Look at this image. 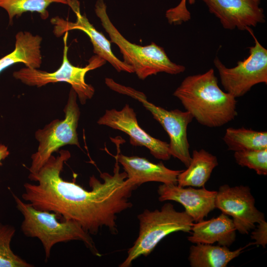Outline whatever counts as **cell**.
<instances>
[{"mask_svg": "<svg viewBox=\"0 0 267 267\" xmlns=\"http://www.w3.org/2000/svg\"><path fill=\"white\" fill-rule=\"evenodd\" d=\"M116 160L122 165L127 178L137 187L151 181L177 184L178 176L182 171L171 170L162 162L155 164L138 156L117 154Z\"/></svg>", "mask_w": 267, "mask_h": 267, "instance_id": "cell-15", "label": "cell"}, {"mask_svg": "<svg viewBox=\"0 0 267 267\" xmlns=\"http://www.w3.org/2000/svg\"><path fill=\"white\" fill-rule=\"evenodd\" d=\"M223 140L229 150L235 151L267 148V132L244 128H228Z\"/></svg>", "mask_w": 267, "mask_h": 267, "instance_id": "cell-20", "label": "cell"}, {"mask_svg": "<svg viewBox=\"0 0 267 267\" xmlns=\"http://www.w3.org/2000/svg\"><path fill=\"white\" fill-rule=\"evenodd\" d=\"M70 157L68 150H61L57 156L51 155L37 172L30 173L29 178L38 184H24L23 200L37 210L76 222L89 234H97L103 226L117 234V215L132 207L129 198L137 186L125 171L120 172L117 160L113 175L101 173L102 181L94 175L90 177V190L64 180L60 173Z\"/></svg>", "mask_w": 267, "mask_h": 267, "instance_id": "cell-1", "label": "cell"}, {"mask_svg": "<svg viewBox=\"0 0 267 267\" xmlns=\"http://www.w3.org/2000/svg\"><path fill=\"white\" fill-rule=\"evenodd\" d=\"M77 93L71 88L64 111L63 120H54L35 134L39 142L37 151L31 156L30 173L37 172L52 154L60 147L67 144L80 147L77 129L80 111L77 103Z\"/></svg>", "mask_w": 267, "mask_h": 267, "instance_id": "cell-7", "label": "cell"}, {"mask_svg": "<svg viewBox=\"0 0 267 267\" xmlns=\"http://www.w3.org/2000/svg\"><path fill=\"white\" fill-rule=\"evenodd\" d=\"M122 93L131 96L140 102L152 115L168 134L171 156L179 160L186 167L190 164L191 156L187 139V129L193 117L188 111L176 109L168 110L149 102L143 92L132 88L124 86Z\"/></svg>", "mask_w": 267, "mask_h": 267, "instance_id": "cell-9", "label": "cell"}, {"mask_svg": "<svg viewBox=\"0 0 267 267\" xmlns=\"http://www.w3.org/2000/svg\"><path fill=\"white\" fill-rule=\"evenodd\" d=\"M236 229L232 219L223 213L210 220L193 223L188 240L194 244L216 242L229 247L235 240Z\"/></svg>", "mask_w": 267, "mask_h": 267, "instance_id": "cell-16", "label": "cell"}, {"mask_svg": "<svg viewBox=\"0 0 267 267\" xmlns=\"http://www.w3.org/2000/svg\"><path fill=\"white\" fill-rule=\"evenodd\" d=\"M97 123L124 132L129 136L131 144L146 147L156 159L168 160L172 156L169 143L151 136L140 128L134 110L128 104L120 110H106Z\"/></svg>", "mask_w": 267, "mask_h": 267, "instance_id": "cell-11", "label": "cell"}, {"mask_svg": "<svg viewBox=\"0 0 267 267\" xmlns=\"http://www.w3.org/2000/svg\"><path fill=\"white\" fill-rule=\"evenodd\" d=\"M16 207L24 217L21 228L24 234L38 238L42 243L46 260L50 256L52 247L56 243L80 240L95 255L100 256L89 234L76 222H59L58 215L52 212L41 211L30 203L22 201L12 193Z\"/></svg>", "mask_w": 267, "mask_h": 267, "instance_id": "cell-3", "label": "cell"}, {"mask_svg": "<svg viewBox=\"0 0 267 267\" xmlns=\"http://www.w3.org/2000/svg\"><path fill=\"white\" fill-rule=\"evenodd\" d=\"M42 38L28 32H20L16 35L15 47L9 54L0 59V73L7 67L19 62L26 67L37 69L42 64L40 51Z\"/></svg>", "mask_w": 267, "mask_h": 267, "instance_id": "cell-17", "label": "cell"}, {"mask_svg": "<svg viewBox=\"0 0 267 267\" xmlns=\"http://www.w3.org/2000/svg\"><path fill=\"white\" fill-rule=\"evenodd\" d=\"M68 35V32H65L63 37L62 63L56 71L48 73L26 67L14 72L13 75L15 79L30 86L40 87L51 83L67 82L71 85L72 88L76 92L80 103L84 104L88 99L92 98L94 93V88L85 81L87 73L103 66L106 61L98 55H94L89 59V64L84 67L72 65L67 58Z\"/></svg>", "mask_w": 267, "mask_h": 267, "instance_id": "cell-6", "label": "cell"}, {"mask_svg": "<svg viewBox=\"0 0 267 267\" xmlns=\"http://www.w3.org/2000/svg\"><path fill=\"white\" fill-rule=\"evenodd\" d=\"M258 224L257 227L254 229L251 234V239L255 240V242L252 244L265 248L267 244V222L264 220Z\"/></svg>", "mask_w": 267, "mask_h": 267, "instance_id": "cell-25", "label": "cell"}, {"mask_svg": "<svg viewBox=\"0 0 267 267\" xmlns=\"http://www.w3.org/2000/svg\"><path fill=\"white\" fill-rule=\"evenodd\" d=\"M15 228L0 223V267H32L31 265L15 254L10 247Z\"/></svg>", "mask_w": 267, "mask_h": 267, "instance_id": "cell-22", "label": "cell"}, {"mask_svg": "<svg viewBox=\"0 0 267 267\" xmlns=\"http://www.w3.org/2000/svg\"><path fill=\"white\" fill-rule=\"evenodd\" d=\"M95 12L108 34L111 43L119 48L123 61L133 68L139 79L144 80L160 72L177 75L185 71L184 66L172 62L164 48L155 43L141 46L127 40L111 21L104 0H97Z\"/></svg>", "mask_w": 267, "mask_h": 267, "instance_id": "cell-4", "label": "cell"}, {"mask_svg": "<svg viewBox=\"0 0 267 267\" xmlns=\"http://www.w3.org/2000/svg\"><path fill=\"white\" fill-rule=\"evenodd\" d=\"M215 208L231 216L236 230L247 234L256 224L265 220L264 214L255 206V200L248 186H221L217 191Z\"/></svg>", "mask_w": 267, "mask_h": 267, "instance_id": "cell-10", "label": "cell"}, {"mask_svg": "<svg viewBox=\"0 0 267 267\" xmlns=\"http://www.w3.org/2000/svg\"><path fill=\"white\" fill-rule=\"evenodd\" d=\"M201 125L220 127L237 116L236 98L218 85L213 69L185 77L173 93Z\"/></svg>", "mask_w": 267, "mask_h": 267, "instance_id": "cell-2", "label": "cell"}, {"mask_svg": "<svg viewBox=\"0 0 267 267\" xmlns=\"http://www.w3.org/2000/svg\"><path fill=\"white\" fill-rule=\"evenodd\" d=\"M246 30L254 38L255 45L249 48V55L246 59L239 61L233 68L226 67L217 57L214 60L223 88L235 98L242 96L257 84H267V49L250 27Z\"/></svg>", "mask_w": 267, "mask_h": 267, "instance_id": "cell-8", "label": "cell"}, {"mask_svg": "<svg viewBox=\"0 0 267 267\" xmlns=\"http://www.w3.org/2000/svg\"><path fill=\"white\" fill-rule=\"evenodd\" d=\"M218 165L216 156L204 149L194 150L189 165L178 176L177 185L180 187H204Z\"/></svg>", "mask_w": 267, "mask_h": 267, "instance_id": "cell-18", "label": "cell"}, {"mask_svg": "<svg viewBox=\"0 0 267 267\" xmlns=\"http://www.w3.org/2000/svg\"><path fill=\"white\" fill-rule=\"evenodd\" d=\"M226 29L246 30L265 22L260 0H202Z\"/></svg>", "mask_w": 267, "mask_h": 267, "instance_id": "cell-13", "label": "cell"}, {"mask_svg": "<svg viewBox=\"0 0 267 267\" xmlns=\"http://www.w3.org/2000/svg\"><path fill=\"white\" fill-rule=\"evenodd\" d=\"M237 164L254 170L259 175H267V148L234 152Z\"/></svg>", "mask_w": 267, "mask_h": 267, "instance_id": "cell-23", "label": "cell"}, {"mask_svg": "<svg viewBox=\"0 0 267 267\" xmlns=\"http://www.w3.org/2000/svg\"><path fill=\"white\" fill-rule=\"evenodd\" d=\"M68 1L69 0H0V7L7 11L10 23L14 16H20L28 11L38 12L42 19H47L49 16L47 8L51 3L68 4Z\"/></svg>", "mask_w": 267, "mask_h": 267, "instance_id": "cell-21", "label": "cell"}, {"mask_svg": "<svg viewBox=\"0 0 267 267\" xmlns=\"http://www.w3.org/2000/svg\"><path fill=\"white\" fill-rule=\"evenodd\" d=\"M157 192L160 201L170 200L179 203L195 222L203 220L216 208L217 191L209 190L204 187L197 189L163 183L158 187Z\"/></svg>", "mask_w": 267, "mask_h": 267, "instance_id": "cell-14", "label": "cell"}, {"mask_svg": "<svg viewBox=\"0 0 267 267\" xmlns=\"http://www.w3.org/2000/svg\"><path fill=\"white\" fill-rule=\"evenodd\" d=\"M187 0H181L176 7L168 9L166 12V17L170 24H180L190 19V13L186 6ZM196 0H188L189 3L192 4Z\"/></svg>", "mask_w": 267, "mask_h": 267, "instance_id": "cell-24", "label": "cell"}, {"mask_svg": "<svg viewBox=\"0 0 267 267\" xmlns=\"http://www.w3.org/2000/svg\"><path fill=\"white\" fill-rule=\"evenodd\" d=\"M247 246L230 251L225 246L197 243L190 247L188 260L192 267H226Z\"/></svg>", "mask_w": 267, "mask_h": 267, "instance_id": "cell-19", "label": "cell"}, {"mask_svg": "<svg viewBox=\"0 0 267 267\" xmlns=\"http://www.w3.org/2000/svg\"><path fill=\"white\" fill-rule=\"evenodd\" d=\"M139 231L137 239L129 249L126 260L120 267H131L132 262L142 255L147 256L168 235L177 231L191 232L194 221L185 211H177L170 203L160 210L145 209L138 215Z\"/></svg>", "mask_w": 267, "mask_h": 267, "instance_id": "cell-5", "label": "cell"}, {"mask_svg": "<svg viewBox=\"0 0 267 267\" xmlns=\"http://www.w3.org/2000/svg\"><path fill=\"white\" fill-rule=\"evenodd\" d=\"M9 154L7 147L3 144H0V166L2 165L1 160L7 157Z\"/></svg>", "mask_w": 267, "mask_h": 267, "instance_id": "cell-26", "label": "cell"}, {"mask_svg": "<svg viewBox=\"0 0 267 267\" xmlns=\"http://www.w3.org/2000/svg\"><path fill=\"white\" fill-rule=\"evenodd\" d=\"M68 5L76 14V21L72 22L58 16L51 18V23L54 25V35L60 37L68 31H82L89 37L95 55L110 63L118 72L134 73L133 68L130 65L120 60L114 54L111 48V42L94 28L85 15L81 13L78 0H69Z\"/></svg>", "mask_w": 267, "mask_h": 267, "instance_id": "cell-12", "label": "cell"}]
</instances>
